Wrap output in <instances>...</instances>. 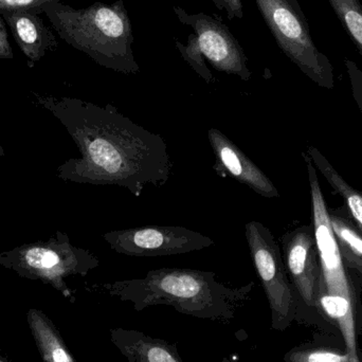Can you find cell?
<instances>
[{"label":"cell","mask_w":362,"mask_h":362,"mask_svg":"<svg viewBox=\"0 0 362 362\" xmlns=\"http://www.w3.org/2000/svg\"><path fill=\"white\" fill-rule=\"evenodd\" d=\"M219 10L225 11L229 19L243 18L244 8L242 0H212Z\"/></svg>","instance_id":"obj_22"},{"label":"cell","mask_w":362,"mask_h":362,"mask_svg":"<svg viewBox=\"0 0 362 362\" xmlns=\"http://www.w3.org/2000/svg\"><path fill=\"white\" fill-rule=\"evenodd\" d=\"M99 264V259L93 253L74 246L67 234L62 231H57L50 240L0 252V266L13 270L21 278L51 285L69 299L72 293L66 279L87 276Z\"/></svg>","instance_id":"obj_4"},{"label":"cell","mask_w":362,"mask_h":362,"mask_svg":"<svg viewBox=\"0 0 362 362\" xmlns=\"http://www.w3.org/2000/svg\"><path fill=\"white\" fill-rule=\"evenodd\" d=\"M308 168V182L312 199V223L321 268L320 286L327 293L357 299L356 286L342 261L337 240L329 221V208L325 200L317 169L310 157L303 153Z\"/></svg>","instance_id":"obj_8"},{"label":"cell","mask_w":362,"mask_h":362,"mask_svg":"<svg viewBox=\"0 0 362 362\" xmlns=\"http://www.w3.org/2000/svg\"><path fill=\"white\" fill-rule=\"evenodd\" d=\"M305 153L336 193L341 196L344 209L362 232V192L349 185L318 148L310 146Z\"/></svg>","instance_id":"obj_17"},{"label":"cell","mask_w":362,"mask_h":362,"mask_svg":"<svg viewBox=\"0 0 362 362\" xmlns=\"http://www.w3.org/2000/svg\"><path fill=\"white\" fill-rule=\"evenodd\" d=\"M0 59H13V50L10 42H8L6 21L1 14H0Z\"/></svg>","instance_id":"obj_23"},{"label":"cell","mask_w":362,"mask_h":362,"mask_svg":"<svg viewBox=\"0 0 362 362\" xmlns=\"http://www.w3.org/2000/svg\"><path fill=\"white\" fill-rule=\"evenodd\" d=\"M344 64H346V72L350 78L353 97H354L362 114V71L356 63L351 59H346Z\"/></svg>","instance_id":"obj_21"},{"label":"cell","mask_w":362,"mask_h":362,"mask_svg":"<svg viewBox=\"0 0 362 362\" xmlns=\"http://www.w3.org/2000/svg\"><path fill=\"white\" fill-rule=\"evenodd\" d=\"M63 0H0V14L23 10H40L45 4Z\"/></svg>","instance_id":"obj_20"},{"label":"cell","mask_w":362,"mask_h":362,"mask_svg":"<svg viewBox=\"0 0 362 362\" xmlns=\"http://www.w3.org/2000/svg\"><path fill=\"white\" fill-rule=\"evenodd\" d=\"M255 283L230 287L211 272L183 268L151 270L144 278L105 283L102 288L137 312L151 306H171L178 313L213 322H231L250 299Z\"/></svg>","instance_id":"obj_2"},{"label":"cell","mask_w":362,"mask_h":362,"mask_svg":"<svg viewBox=\"0 0 362 362\" xmlns=\"http://www.w3.org/2000/svg\"><path fill=\"white\" fill-rule=\"evenodd\" d=\"M0 362H8V361H6V358H4V357L0 356Z\"/></svg>","instance_id":"obj_25"},{"label":"cell","mask_w":362,"mask_h":362,"mask_svg":"<svg viewBox=\"0 0 362 362\" xmlns=\"http://www.w3.org/2000/svg\"><path fill=\"white\" fill-rule=\"evenodd\" d=\"M283 262L299 299L297 319L304 312H317L321 268L312 225H304L282 236Z\"/></svg>","instance_id":"obj_10"},{"label":"cell","mask_w":362,"mask_h":362,"mask_svg":"<svg viewBox=\"0 0 362 362\" xmlns=\"http://www.w3.org/2000/svg\"><path fill=\"white\" fill-rule=\"evenodd\" d=\"M115 252L134 257H158L204 250L214 240L180 226H146L104 234Z\"/></svg>","instance_id":"obj_9"},{"label":"cell","mask_w":362,"mask_h":362,"mask_svg":"<svg viewBox=\"0 0 362 362\" xmlns=\"http://www.w3.org/2000/svg\"><path fill=\"white\" fill-rule=\"evenodd\" d=\"M174 13L181 23L189 25L194 33L189 34L187 44L176 40L175 45L182 59L192 69L208 84L214 82L206 62L214 69L235 76L243 81L251 78L248 59L238 40L229 28L217 15L189 14L180 6H173Z\"/></svg>","instance_id":"obj_5"},{"label":"cell","mask_w":362,"mask_h":362,"mask_svg":"<svg viewBox=\"0 0 362 362\" xmlns=\"http://www.w3.org/2000/svg\"><path fill=\"white\" fill-rule=\"evenodd\" d=\"M40 10L64 42L102 67L124 74L140 72L133 51V27L123 0L95 2L83 8L52 2Z\"/></svg>","instance_id":"obj_3"},{"label":"cell","mask_w":362,"mask_h":362,"mask_svg":"<svg viewBox=\"0 0 362 362\" xmlns=\"http://www.w3.org/2000/svg\"><path fill=\"white\" fill-rule=\"evenodd\" d=\"M35 103L65 127L81 153L57 168L64 181L118 185L140 197L148 185L161 187L171 176L165 140L107 104L76 98L35 95Z\"/></svg>","instance_id":"obj_1"},{"label":"cell","mask_w":362,"mask_h":362,"mask_svg":"<svg viewBox=\"0 0 362 362\" xmlns=\"http://www.w3.org/2000/svg\"><path fill=\"white\" fill-rule=\"evenodd\" d=\"M255 1L283 53L318 86L333 89V65L317 48L298 0Z\"/></svg>","instance_id":"obj_6"},{"label":"cell","mask_w":362,"mask_h":362,"mask_svg":"<svg viewBox=\"0 0 362 362\" xmlns=\"http://www.w3.org/2000/svg\"><path fill=\"white\" fill-rule=\"evenodd\" d=\"M362 57V4L359 0H329Z\"/></svg>","instance_id":"obj_18"},{"label":"cell","mask_w":362,"mask_h":362,"mask_svg":"<svg viewBox=\"0 0 362 362\" xmlns=\"http://www.w3.org/2000/svg\"><path fill=\"white\" fill-rule=\"evenodd\" d=\"M251 259L272 313L274 331L289 329L299 313V299L285 269L280 248L270 230L259 221L245 226Z\"/></svg>","instance_id":"obj_7"},{"label":"cell","mask_w":362,"mask_h":362,"mask_svg":"<svg viewBox=\"0 0 362 362\" xmlns=\"http://www.w3.org/2000/svg\"><path fill=\"white\" fill-rule=\"evenodd\" d=\"M110 341L129 362H183L174 344L137 329H112Z\"/></svg>","instance_id":"obj_13"},{"label":"cell","mask_w":362,"mask_h":362,"mask_svg":"<svg viewBox=\"0 0 362 362\" xmlns=\"http://www.w3.org/2000/svg\"><path fill=\"white\" fill-rule=\"evenodd\" d=\"M0 310H1V308H0Z\"/></svg>","instance_id":"obj_26"},{"label":"cell","mask_w":362,"mask_h":362,"mask_svg":"<svg viewBox=\"0 0 362 362\" xmlns=\"http://www.w3.org/2000/svg\"><path fill=\"white\" fill-rule=\"evenodd\" d=\"M40 14H42V10L1 13L17 46L27 57L30 66L37 63L48 51H54L57 47L54 34L45 25Z\"/></svg>","instance_id":"obj_12"},{"label":"cell","mask_w":362,"mask_h":362,"mask_svg":"<svg viewBox=\"0 0 362 362\" xmlns=\"http://www.w3.org/2000/svg\"><path fill=\"white\" fill-rule=\"evenodd\" d=\"M356 300L327 293L319 286L317 312L327 317L339 329L346 346L344 350L353 362H361L357 344Z\"/></svg>","instance_id":"obj_14"},{"label":"cell","mask_w":362,"mask_h":362,"mask_svg":"<svg viewBox=\"0 0 362 362\" xmlns=\"http://www.w3.org/2000/svg\"><path fill=\"white\" fill-rule=\"evenodd\" d=\"M27 321L44 362H76L54 323L42 310L30 308Z\"/></svg>","instance_id":"obj_15"},{"label":"cell","mask_w":362,"mask_h":362,"mask_svg":"<svg viewBox=\"0 0 362 362\" xmlns=\"http://www.w3.org/2000/svg\"><path fill=\"white\" fill-rule=\"evenodd\" d=\"M208 138L214 153L213 169L219 177L227 178L230 176L232 180L247 185L265 198L280 197L278 189L268 176L225 134L219 129H210Z\"/></svg>","instance_id":"obj_11"},{"label":"cell","mask_w":362,"mask_h":362,"mask_svg":"<svg viewBox=\"0 0 362 362\" xmlns=\"http://www.w3.org/2000/svg\"><path fill=\"white\" fill-rule=\"evenodd\" d=\"M329 221L337 240L342 261L346 268L362 278V232L348 212L329 209Z\"/></svg>","instance_id":"obj_16"},{"label":"cell","mask_w":362,"mask_h":362,"mask_svg":"<svg viewBox=\"0 0 362 362\" xmlns=\"http://www.w3.org/2000/svg\"><path fill=\"white\" fill-rule=\"evenodd\" d=\"M284 362H353L346 350L302 344L284 355Z\"/></svg>","instance_id":"obj_19"},{"label":"cell","mask_w":362,"mask_h":362,"mask_svg":"<svg viewBox=\"0 0 362 362\" xmlns=\"http://www.w3.org/2000/svg\"><path fill=\"white\" fill-rule=\"evenodd\" d=\"M0 156H4V148H2L1 144H0Z\"/></svg>","instance_id":"obj_24"}]
</instances>
